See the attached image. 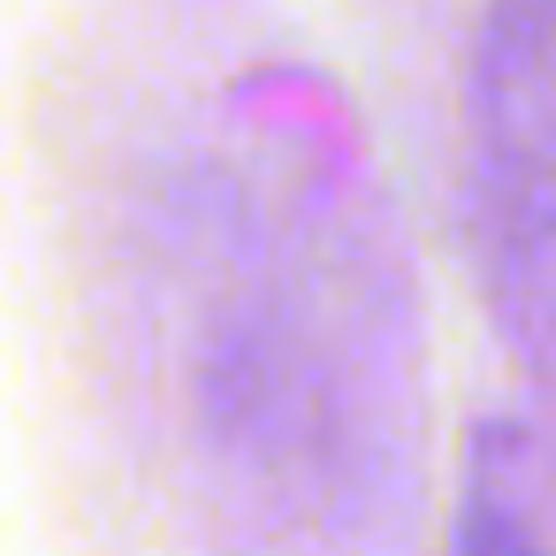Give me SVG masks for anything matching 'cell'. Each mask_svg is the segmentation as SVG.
I'll list each match as a JSON object with an SVG mask.
<instances>
[{"label": "cell", "mask_w": 556, "mask_h": 556, "mask_svg": "<svg viewBox=\"0 0 556 556\" xmlns=\"http://www.w3.org/2000/svg\"><path fill=\"white\" fill-rule=\"evenodd\" d=\"M457 556H541V541H533V526H526V510L510 503V488L488 472V457H480V472H472V488H465V503H457Z\"/></svg>", "instance_id": "6da1fadb"}]
</instances>
